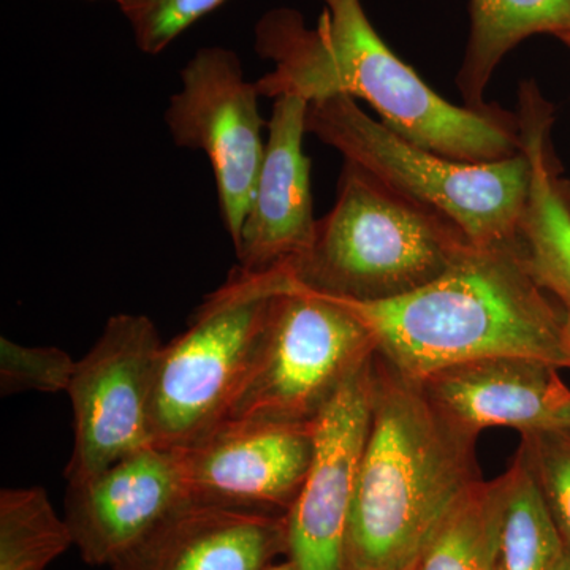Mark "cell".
Returning <instances> with one entry per match:
<instances>
[{
    "instance_id": "cell-26",
    "label": "cell",
    "mask_w": 570,
    "mask_h": 570,
    "mask_svg": "<svg viewBox=\"0 0 570 570\" xmlns=\"http://www.w3.org/2000/svg\"><path fill=\"white\" fill-rule=\"evenodd\" d=\"M554 570H570V550L566 547L564 554H562L561 561L558 562Z\"/></svg>"
},
{
    "instance_id": "cell-22",
    "label": "cell",
    "mask_w": 570,
    "mask_h": 570,
    "mask_svg": "<svg viewBox=\"0 0 570 570\" xmlns=\"http://www.w3.org/2000/svg\"><path fill=\"white\" fill-rule=\"evenodd\" d=\"M517 452L531 469L570 550V431L524 434Z\"/></svg>"
},
{
    "instance_id": "cell-1",
    "label": "cell",
    "mask_w": 570,
    "mask_h": 570,
    "mask_svg": "<svg viewBox=\"0 0 570 570\" xmlns=\"http://www.w3.org/2000/svg\"><path fill=\"white\" fill-rule=\"evenodd\" d=\"M322 2L314 29L294 9L269 10L255 26V51L275 62L255 82L261 96L292 94L313 104L346 94L370 104L401 137L460 163H494L521 151L517 116L450 104L390 50L362 0Z\"/></svg>"
},
{
    "instance_id": "cell-3",
    "label": "cell",
    "mask_w": 570,
    "mask_h": 570,
    "mask_svg": "<svg viewBox=\"0 0 570 570\" xmlns=\"http://www.w3.org/2000/svg\"><path fill=\"white\" fill-rule=\"evenodd\" d=\"M377 355V354H376ZM478 439L377 356V384L348 515L344 570H406L480 475Z\"/></svg>"
},
{
    "instance_id": "cell-29",
    "label": "cell",
    "mask_w": 570,
    "mask_h": 570,
    "mask_svg": "<svg viewBox=\"0 0 570 570\" xmlns=\"http://www.w3.org/2000/svg\"><path fill=\"white\" fill-rule=\"evenodd\" d=\"M111 2H115V3H116V0H111Z\"/></svg>"
},
{
    "instance_id": "cell-25",
    "label": "cell",
    "mask_w": 570,
    "mask_h": 570,
    "mask_svg": "<svg viewBox=\"0 0 570 570\" xmlns=\"http://www.w3.org/2000/svg\"><path fill=\"white\" fill-rule=\"evenodd\" d=\"M564 346H566V352H568L569 370H570V317H568V316H566V324H564Z\"/></svg>"
},
{
    "instance_id": "cell-21",
    "label": "cell",
    "mask_w": 570,
    "mask_h": 570,
    "mask_svg": "<svg viewBox=\"0 0 570 570\" xmlns=\"http://www.w3.org/2000/svg\"><path fill=\"white\" fill-rule=\"evenodd\" d=\"M77 362L59 347H28L0 337V393H61L70 387Z\"/></svg>"
},
{
    "instance_id": "cell-20",
    "label": "cell",
    "mask_w": 570,
    "mask_h": 570,
    "mask_svg": "<svg viewBox=\"0 0 570 570\" xmlns=\"http://www.w3.org/2000/svg\"><path fill=\"white\" fill-rule=\"evenodd\" d=\"M71 546L69 524L59 519L47 491H0V570H45Z\"/></svg>"
},
{
    "instance_id": "cell-10",
    "label": "cell",
    "mask_w": 570,
    "mask_h": 570,
    "mask_svg": "<svg viewBox=\"0 0 570 570\" xmlns=\"http://www.w3.org/2000/svg\"><path fill=\"white\" fill-rule=\"evenodd\" d=\"M376 384L373 352L344 379L316 419L309 472L287 513V558L296 570H344L348 515Z\"/></svg>"
},
{
    "instance_id": "cell-19",
    "label": "cell",
    "mask_w": 570,
    "mask_h": 570,
    "mask_svg": "<svg viewBox=\"0 0 570 570\" xmlns=\"http://www.w3.org/2000/svg\"><path fill=\"white\" fill-rule=\"evenodd\" d=\"M499 478L464 494L420 554L414 570H498Z\"/></svg>"
},
{
    "instance_id": "cell-11",
    "label": "cell",
    "mask_w": 570,
    "mask_h": 570,
    "mask_svg": "<svg viewBox=\"0 0 570 570\" xmlns=\"http://www.w3.org/2000/svg\"><path fill=\"white\" fill-rule=\"evenodd\" d=\"M313 423L224 422L178 449L189 497L287 515L314 455Z\"/></svg>"
},
{
    "instance_id": "cell-2",
    "label": "cell",
    "mask_w": 570,
    "mask_h": 570,
    "mask_svg": "<svg viewBox=\"0 0 570 570\" xmlns=\"http://www.w3.org/2000/svg\"><path fill=\"white\" fill-rule=\"evenodd\" d=\"M341 302L370 330L381 362L409 381L494 356L569 367L564 311L535 283L519 243H471L448 272L411 294Z\"/></svg>"
},
{
    "instance_id": "cell-28",
    "label": "cell",
    "mask_w": 570,
    "mask_h": 570,
    "mask_svg": "<svg viewBox=\"0 0 570 570\" xmlns=\"http://www.w3.org/2000/svg\"><path fill=\"white\" fill-rule=\"evenodd\" d=\"M566 45H568V47L570 48V40H569V41H568V43H566Z\"/></svg>"
},
{
    "instance_id": "cell-13",
    "label": "cell",
    "mask_w": 570,
    "mask_h": 570,
    "mask_svg": "<svg viewBox=\"0 0 570 570\" xmlns=\"http://www.w3.org/2000/svg\"><path fill=\"white\" fill-rule=\"evenodd\" d=\"M273 100L264 165L235 245L236 266L247 273L273 272L302 261L313 245L318 220L311 163L303 149L309 102L292 94Z\"/></svg>"
},
{
    "instance_id": "cell-14",
    "label": "cell",
    "mask_w": 570,
    "mask_h": 570,
    "mask_svg": "<svg viewBox=\"0 0 570 570\" xmlns=\"http://www.w3.org/2000/svg\"><path fill=\"white\" fill-rule=\"evenodd\" d=\"M560 370L528 356H494L448 367L419 384L450 422L472 436L494 426L524 436L570 431V389Z\"/></svg>"
},
{
    "instance_id": "cell-18",
    "label": "cell",
    "mask_w": 570,
    "mask_h": 570,
    "mask_svg": "<svg viewBox=\"0 0 570 570\" xmlns=\"http://www.w3.org/2000/svg\"><path fill=\"white\" fill-rule=\"evenodd\" d=\"M501 482L498 570H554L566 551L546 498L519 452Z\"/></svg>"
},
{
    "instance_id": "cell-8",
    "label": "cell",
    "mask_w": 570,
    "mask_h": 570,
    "mask_svg": "<svg viewBox=\"0 0 570 570\" xmlns=\"http://www.w3.org/2000/svg\"><path fill=\"white\" fill-rule=\"evenodd\" d=\"M164 343L151 318L116 314L78 360L67 395L73 450L67 483H77L153 444L151 400Z\"/></svg>"
},
{
    "instance_id": "cell-23",
    "label": "cell",
    "mask_w": 570,
    "mask_h": 570,
    "mask_svg": "<svg viewBox=\"0 0 570 570\" xmlns=\"http://www.w3.org/2000/svg\"><path fill=\"white\" fill-rule=\"evenodd\" d=\"M225 0H116L145 55H160L194 22Z\"/></svg>"
},
{
    "instance_id": "cell-5",
    "label": "cell",
    "mask_w": 570,
    "mask_h": 570,
    "mask_svg": "<svg viewBox=\"0 0 570 570\" xmlns=\"http://www.w3.org/2000/svg\"><path fill=\"white\" fill-rule=\"evenodd\" d=\"M306 132L377 181L459 227L475 246L519 243L530 194L523 149L508 159L469 164L428 151L362 110L346 94L309 104Z\"/></svg>"
},
{
    "instance_id": "cell-17",
    "label": "cell",
    "mask_w": 570,
    "mask_h": 570,
    "mask_svg": "<svg viewBox=\"0 0 570 570\" xmlns=\"http://www.w3.org/2000/svg\"><path fill=\"white\" fill-rule=\"evenodd\" d=\"M570 40V0H471V31L459 88L466 107L487 110L483 94L502 59L530 37Z\"/></svg>"
},
{
    "instance_id": "cell-16",
    "label": "cell",
    "mask_w": 570,
    "mask_h": 570,
    "mask_svg": "<svg viewBox=\"0 0 570 570\" xmlns=\"http://www.w3.org/2000/svg\"><path fill=\"white\" fill-rule=\"evenodd\" d=\"M517 124L531 165L520 223L521 255L535 283L570 317V200L549 153L551 108L534 85L521 88Z\"/></svg>"
},
{
    "instance_id": "cell-27",
    "label": "cell",
    "mask_w": 570,
    "mask_h": 570,
    "mask_svg": "<svg viewBox=\"0 0 570 570\" xmlns=\"http://www.w3.org/2000/svg\"><path fill=\"white\" fill-rule=\"evenodd\" d=\"M415 566V564H414ZM414 566H411V568L406 569V570H414Z\"/></svg>"
},
{
    "instance_id": "cell-15",
    "label": "cell",
    "mask_w": 570,
    "mask_h": 570,
    "mask_svg": "<svg viewBox=\"0 0 570 570\" xmlns=\"http://www.w3.org/2000/svg\"><path fill=\"white\" fill-rule=\"evenodd\" d=\"M287 554V515L189 498L112 570H264Z\"/></svg>"
},
{
    "instance_id": "cell-4",
    "label": "cell",
    "mask_w": 570,
    "mask_h": 570,
    "mask_svg": "<svg viewBox=\"0 0 570 570\" xmlns=\"http://www.w3.org/2000/svg\"><path fill=\"white\" fill-rule=\"evenodd\" d=\"M468 245L450 220L344 163L336 204L292 269L318 294L384 302L438 279Z\"/></svg>"
},
{
    "instance_id": "cell-9",
    "label": "cell",
    "mask_w": 570,
    "mask_h": 570,
    "mask_svg": "<svg viewBox=\"0 0 570 570\" xmlns=\"http://www.w3.org/2000/svg\"><path fill=\"white\" fill-rule=\"evenodd\" d=\"M179 80V91L165 110V124L176 146L208 157L220 219L235 246L265 159L268 124L258 108L261 92L246 80L238 55L223 47L200 48L184 66Z\"/></svg>"
},
{
    "instance_id": "cell-24",
    "label": "cell",
    "mask_w": 570,
    "mask_h": 570,
    "mask_svg": "<svg viewBox=\"0 0 570 570\" xmlns=\"http://www.w3.org/2000/svg\"><path fill=\"white\" fill-rule=\"evenodd\" d=\"M264 570H296L295 569V566H294V562H292L291 560H287V561H284V562H279V564H269V566H266V568Z\"/></svg>"
},
{
    "instance_id": "cell-7",
    "label": "cell",
    "mask_w": 570,
    "mask_h": 570,
    "mask_svg": "<svg viewBox=\"0 0 570 570\" xmlns=\"http://www.w3.org/2000/svg\"><path fill=\"white\" fill-rule=\"evenodd\" d=\"M373 352L370 330L346 303L296 281L277 296L264 354L224 422H316Z\"/></svg>"
},
{
    "instance_id": "cell-6",
    "label": "cell",
    "mask_w": 570,
    "mask_h": 570,
    "mask_svg": "<svg viewBox=\"0 0 570 570\" xmlns=\"http://www.w3.org/2000/svg\"><path fill=\"white\" fill-rule=\"evenodd\" d=\"M295 283L292 266L266 273L235 266L186 332L164 344L151 400L154 445L189 448L224 422L264 354L277 296Z\"/></svg>"
},
{
    "instance_id": "cell-12",
    "label": "cell",
    "mask_w": 570,
    "mask_h": 570,
    "mask_svg": "<svg viewBox=\"0 0 570 570\" xmlns=\"http://www.w3.org/2000/svg\"><path fill=\"white\" fill-rule=\"evenodd\" d=\"M189 498L179 450L149 445L69 483L66 521L82 560L111 566Z\"/></svg>"
}]
</instances>
